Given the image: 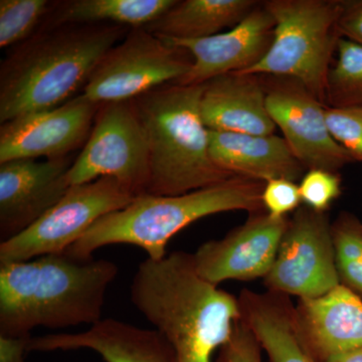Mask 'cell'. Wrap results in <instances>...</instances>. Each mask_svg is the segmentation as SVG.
Returning a JSON list of instances; mask_svg holds the SVG:
<instances>
[{"label": "cell", "instance_id": "6da1fadb", "mask_svg": "<svg viewBox=\"0 0 362 362\" xmlns=\"http://www.w3.org/2000/svg\"><path fill=\"white\" fill-rule=\"evenodd\" d=\"M137 310L168 340L176 362H213L242 318L239 299L197 273L194 255L147 258L130 287Z\"/></svg>", "mask_w": 362, "mask_h": 362}, {"label": "cell", "instance_id": "7a4b0ae2", "mask_svg": "<svg viewBox=\"0 0 362 362\" xmlns=\"http://www.w3.org/2000/svg\"><path fill=\"white\" fill-rule=\"evenodd\" d=\"M119 269L109 259L66 252L0 264V337H30L35 328L93 326Z\"/></svg>", "mask_w": 362, "mask_h": 362}, {"label": "cell", "instance_id": "3957f363", "mask_svg": "<svg viewBox=\"0 0 362 362\" xmlns=\"http://www.w3.org/2000/svg\"><path fill=\"white\" fill-rule=\"evenodd\" d=\"M125 33L120 25L71 23L40 28L16 45L0 68V123L70 101Z\"/></svg>", "mask_w": 362, "mask_h": 362}, {"label": "cell", "instance_id": "277c9868", "mask_svg": "<svg viewBox=\"0 0 362 362\" xmlns=\"http://www.w3.org/2000/svg\"><path fill=\"white\" fill-rule=\"evenodd\" d=\"M264 185L237 176L185 194L138 195L127 206L96 221L66 252L87 259L101 247L125 244L141 247L147 258L163 259L169 240L194 221L226 211L262 213Z\"/></svg>", "mask_w": 362, "mask_h": 362}, {"label": "cell", "instance_id": "5b68a950", "mask_svg": "<svg viewBox=\"0 0 362 362\" xmlns=\"http://www.w3.org/2000/svg\"><path fill=\"white\" fill-rule=\"evenodd\" d=\"M204 89L173 83L133 100L148 141L147 194H185L235 177L211 157L201 112Z\"/></svg>", "mask_w": 362, "mask_h": 362}, {"label": "cell", "instance_id": "8992f818", "mask_svg": "<svg viewBox=\"0 0 362 362\" xmlns=\"http://www.w3.org/2000/svg\"><path fill=\"white\" fill-rule=\"evenodd\" d=\"M263 4L275 21L270 49L257 65L240 74L293 78L326 103L328 74L341 39L340 0H268Z\"/></svg>", "mask_w": 362, "mask_h": 362}, {"label": "cell", "instance_id": "52a82bcc", "mask_svg": "<svg viewBox=\"0 0 362 362\" xmlns=\"http://www.w3.org/2000/svg\"><path fill=\"white\" fill-rule=\"evenodd\" d=\"M192 65V56L185 49L168 44L147 28H131L125 40L105 54L81 95L98 106L133 101L150 90L177 83Z\"/></svg>", "mask_w": 362, "mask_h": 362}, {"label": "cell", "instance_id": "ba28073f", "mask_svg": "<svg viewBox=\"0 0 362 362\" xmlns=\"http://www.w3.org/2000/svg\"><path fill=\"white\" fill-rule=\"evenodd\" d=\"M136 195L111 177L73 185L49 211L0 244V264L25 262L69 249L100 218L131 204Z\"/></svg>", "mask_w": 362, "mask_h": 362}, {"label": "cell", "instance_id": "9c48e42d", "mask_svg": "<svg viewBox=\"0 0 362 362\" xmlns=\"http://www.w3.org/2000/svg\"><path fill=\"white\" fill-rule=\"evenodd\" d=\"M71 187L111 177L138 197L150 180L146 133L132 101L101 105L84 148L69 171Z\"/></svg>", "mask_w": 362, "mask_h": 362}, {"label": "cell", "instance_id": "30bf717a", "mask_svg": "<svg viewBox=\"0 0 362 362\" xmlns=\"http://www.w3.org/2000/svg\"><path fill=\"white\" fill-rule=\"evenodd\" d=\"M265 284L270 292L299 299L322 296L340 285L332 225L326 213L305 206L295 211Z\"/></svg>", "mask_w": 362, "mask_h": 362}, {"label": "cell", "instance_id": "8fae6325", "mask_svg": "<svg viewBox=\"0 0 362 362\" xmlns=\"http://www.w3.org/2000/svg\"><path fill=\"white\" fill-rule=\"evenodd\" d=\"M261 78L272 120L305 169L337 173L354 162L333 139L326 122L327 107L310 90L293 78Z\"/></svg>", "mask_w": 362, "mask_h": 362}, {"label": "cell", "instance_id": "7c38bea8", "mask_svg": "<svg viewBox=\"0 0 362 362\" xmlns=\"http://www.w3.org/2000/svg\"><path fill=\"white\" fill-rule=\"evenodd\" d=\"M100 107L82 95L66 103L1 124L0 163L66 157L89 137Z\"/></svg>", "mask_w": 362, "mask_h": 362}, {"label": "cell", "instance_id": "4fadbf2b", "mask_svg": "<svg viewBox=\"0 0 362 362\" xmlns=\"http://www.w3.org/2000/svg\"><path fill=\"white\" fill-rule=\"evenodd\" d=\"M289 220L252 214L244 225L223 239L209 240L194 254L202 278L218 286L228 280L265 278L270 272Z\"/></svg>", "mask_w": 362, "mask_h": 362}, {"label": "cell", "instance_id": "5bb4252c", "mask_svg": "<svg viewBox=\"0 0 362 362\" xmlns=\"http://www.w3.org/2000/svg\"><path fill=\"white\" fill-rule=\"evenodd\" d=\"M66 157L0 163V239L16 237L56 206L70 189Z\"/></svg>", "mask_w": 362, "mask_h": 362}, {"label": "cell", "instance_id": "9a60e30c", "mask_svg": "<svg viewBox=\"0 0 362 362\" xmlns=\"http://www.w3.org/2000/svg\"><path fill=\"white\" fill-rule=\"evenodd\" d=\"M274 28L275 21L264 4H259L237 25L213 37L162 39L192 56V68L178 84L204 85L218 76L243 73L257 65L270 49Z\"/></svg>", "mask_w": 362, "mask_h": 362}, {"label": "cell", "instance_id": "2e32d148", "mask_svg": "<svg viewBox=\"0 0 362 362\" xmlns=\"http://www.w3.org/2000/svg\"><path fill=\"white\" fill-rule=\"evenodd\" d=\"M302 346L314 362L362 349V299L340 284L293 308Z\"/></svg>", "mask_w": 362, "mask_h": 362}, {"label": "cell", "instance_id": "e0dca14e", "mask_svg": "<svg viewBox=\"0 0 362 362\" xmlns=\"http://www.w3.org/2000/svg\"><path fill=\"white\" fill-rule=\"evenodd\" d=\"M88 349L105 362H176L175 351L158 331L145 329L113 318L102 319L78 333L32 337L28 352Z\"/></svg>", "mask_w": 362, "mask_h": 362}, {"label": "cell", "instance_id": "ac0fdd59", "mask_svg": "<svg viewBox=\"0 0 362 362\" xmlns=\"http://www.w3.org/2000/svg\"><path fill=\"white\" fill-rule=\"evenodd\" d=\"M202 120L211 131L252 135L275 134L259 76L230 73L204 84Z\"/></svg>", "mask_w": 362, "mask_h": 362}, {"label": "cell", "instance_id": "d6986e66", "mask_svg": "<svg viewBox=\"0 0 362 362\" xmlns=\"http://www.w3.org/2000/svg\"><path fill=\"white\" fill-rule=\"evenodd\" d=\"M211 154L216 165L233 176L267 181H296L304 175L286 140L280 136L242 134L209 130Z\"/></svg>", "mask_w": 362, "mask_h": 362}, {"label": "cell", "instance_id": "ffe728a7", "mask_svg": "<svg viewBox=\"0 0 362 362\" xmlns=\"http://www.w3.org/2000/svg\"><path fill=\"white\" fill-rule=\"evenodd\" d=\"M239 302L243 321L270 362H314L300 342L293 317L294 307L285 295L244 291Z\"/></svg>", "mask_w": 362, "mask_h": 362}, {"label": "cell", "instance_id": "44dd1931", "mask_svg": "<svg viewBox=\"0 0 362 362\" xmlns=\"http://www.w3.org/2000/svg\"><path fill=\"white\" fill-rule=\"evenodd\" d=\"M254 0H183L145 26L164 39L201 40L230 30L259 6Z\"/></svg>", "mask_w": 362, "mask_h": 362}, {"label": "cell", "instance_id": "7402d4cb", "mask_svg": "<svg viewBox=\"0 0 362 362\" xmlns=\"http://www.w3.org/2000/svg\"><path fill=\"white\" fill-rule=\"evenodd\" d=\"M176 0H74L62 2L44 28L64 25L107 23L131 28H145L158 20Z\"/></svg>", "mask_w": 362, "mask_h": 362}, {"label": "cell", "instance_id": "603a6c76", "mask_svg": "<svg viewBox=\"0 0 362 362\" xmlns=\"http://www.w3.org/2000/svg\"><path fill=\"white\" fill-rule=\"evenodd\" d=\"M326 86L328 107L362 106V47L341 37Z\"/></svg>", "mask_w": 362, "mask_h": 362}, {"label": "cell", "instance_id": "cb8c5ba5", "mask_svg": "<svg viewBox=\"0 0 362 362\" xmlns=\"http://www.w3.org/2000/svg\"><path fill=\"white\" fill-rule=\"evenodd\" d=\"M333 245L340 284L362 299V223L341 213L332 223Z\"/></svg>", "mask_w": 362, "mask_h": 362}, {"label": "cell", "instance_id": "d4e9b609", "mask_svg": "<svg viewBox=\"0 0 362 362\" xmlns=\"http://www.w3.org/2000/svg\"><path fill=\"white\" fill-rule=\"evenodd\" d=\"M52 8L47 0H1L0 47H16L33 37Z\"/></svg>", "mask_w": 362, "mask_h": 362}, {"label": "cell", "instance_id": "484cf974", "mask_svg": "<svg viewBox=\"0 0 362 362\" xmlns=\"http://www.w3.org/2000/svg\"><path fill=\"white\" fill-rule=\"evenodd\" d=\"M331 136L354 161H362V106L326 108Z\"/></svg>", "mask_w": 362, "mask_h": 362}, {"label": "cell", "instance_id": "4316f807", "mask_svg": "<svg viewBox=\"0 0 362 362\" xmlns=\"http://www.w3.org/2000/svg\"><path fill=\"white\" fill-rule=\"evenodd\" d=\"M299 190L305 206L326 213L333 202L341 195V178L334 171L309 169L302 176Z\"/></svg>", "mask_w": 362, "mask_h": 362}, {"label": "cell", "instance_id": "83f0119b", "mask_svg": "<svg viewBox=\"0 0 362 362\" xmlns=\"http://www.w3.org/2000/svg\"><path fill=\"white\" fill-rule=\"evenodd\" d=\"M299 185L295 181L277 178L267 181L262 194V204L267 214L276 218H286L297 211L301 204Z\"/></svg>", "mask_w": 362, "mask_h": 362}, {"label": "cell", "instance_id": "f1b7e54d", "mask_svg": "<svg viewBox=\"0 0 362 362\" xmlns=\"http://www.w3.org/2000/svg\"><path fill=\"white\" fill-rule=\"evenodd\" d=\"M261 349L254 333L240 318L216 362H261Z\"/></svg>", "mask_w": 362, "mask_h": 362}, {"label": "cell", "instance_id": "f546056e", "mask_svg": "<svg viewBox=\"0 0 362 362\" xmlns=\"http://www.w3.org/2000/svg\"><path fill=\"white\" fill-rule=\"evenodd\" d=\"M338 32L341 37L362 47V0H340Z\"/></svg>", "mask_w": 362, "mask_h": 362}, {"label": "cell", "instance_id": "4dcf8cb0", "mask_svg": "<svg viewBox=\"0 0 362 362\" xmlns=\"http://www.w3.org/2000/svg\"><path fill=\"white\" fill-rule=\"evenodd\" d=\"M32 337H0V362H25Z\"/></svg>", "mask_w": 362, "mask_h": 362}, {"label": "cell", "instance_id": "1f68e13d", "mask_svg": "<svg viewBox=\"0 0 362 362\" xmlns=\"http://www.w3.org/2000/svg\"><path fill=\"white\" fill-rule=\"evenodd\" d=\"M325 362H362V349L338 354Z\"/></svg>", "mask_w": 362, "mask_h": 362}]
</instances>
